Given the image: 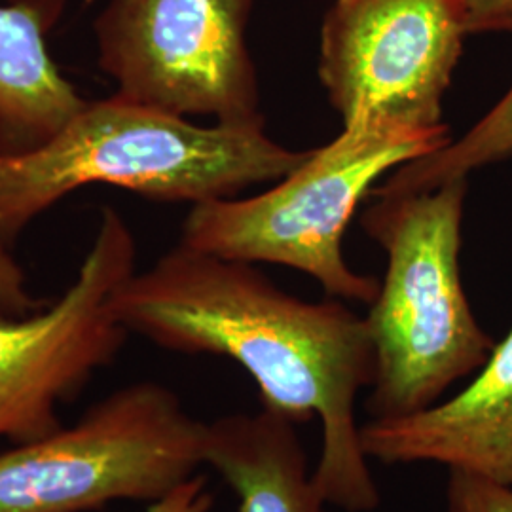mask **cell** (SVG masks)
<instances>
[{
	"label": "cell",
	"instance_id": "5b68a950",
	"mask_svg": "<svg viewBox=\"0 0 512 512\" xmlns=\"http://www.w3.org/2000/svg\"><path fill=\"white\" fill-rule=\"evenodd\" d=\"M205 421L162 384L110 393L73 425L0 452V512L156 501L203 467Z\"/></svg>",
	"mask_w": 512,
	"mask_h": 512
},
{
	"label": "cell",
	"instance_id": "7c38bea8",
	"mask_svg": "<svg viewBox=\"0 0 512 512\" xmlns=\"http://www.w3.org/2000/svg\"><path fill=\"white\" fill-rule=\"evenodd\" d=\"M512 158V82L503 97L475 126L446 147L393 169L372 198L399 196L437 188L440 184L467 179L476 169Z\"/></svg>",
	"mask_w": 512,
	"mask_h": 512
},
{
	"label": "cell",
	"instance_id": "277c9868",
	"mask_svg": "<svg viewBox=\"0 0 512 512\" xmlns=\"http://www.w3.org/2000/svg\"><path fill=\"white\" fill-rule=\"evenodd\" d=\"M452 141L448 124L410 128L357 118L274 188L249 198L192 205L181 245L249 264H279L313 277L329 298L372 304L380 281L344 258V234L357 207L393 169Z\"/></svg>",
	"mask_w": 512,
	"mask_h": 512
},
{
	"label": "cell",
	"instance_id": "5bb4252c",
	"mask_svg": "<svg viewBox=\"0 0 512 512\" xmlns=\"http://www.w3.org/2000/svg\"><path fill=\"white\" fill-rule=\"evenodd\" d=\"M10 245L0 234V313L27 315L44 308L48 302L31 291L27 275Z\"/></svg>",
	"mask_w": 512,
	"mask_h": 512
},
{
	"label": "cell",
	"instance_id": "9c48e42d",
	"mask_svg": "<svg viewBox=\"0 0 512 512\" xmlns=\"http://www.w3.org/2000/svg\"><path fill=\"white\" fill-rule=\"evenodd\" d=\"M361 444L370 461L435 463L512 488V327L471 384L416 414L366 421Z\"/></svg>",
	"mask_w": 512,
	"mask_h": 512
},
{
	"label": "cell",
	"instance_id": "6da1fadb",
	"mask_svg": "<svg viewBox=\"0 0 512 512\" xmlns=\"http://www.w3.org/2000/svg\"><path fill=\"white\" fill-rule=\"evenodd\" d=\"M129 334L158 348L236 361L262 408L294 425L321 423L313 480L325 503L372 512L380 492L368 467L357 399L376 376L365 317L344 300L308 302L281 291L256 264L177 245L112 296Z\"/></svg>",
	"mask_w": 512,
	"mask_h": 512
},
{
	"label": "cell",
	"instance_id": "52a82bcc",
	"mask_svg": "<svg viewBox=\"0 0 512 512\" xmlns=\"http://www.w3.org/2000/svg\"><path fill=\"white\" fill-rule=\"evenodd\" d=\"M135 262L128 222L103 207L63 294L27 315L0 313V439L19 444L63 427L59 404L116 359L129 332L114 315L112 296L137 272Z\"/></svg>",
	"mask_w": 512,
	"mask_h": 512
},
{
	"label": "cell",
	"instance_id": "4fadbf2b",
	"mask_svg": "<svg viewBox=\"0 0 512 512\" xmlns=\"http://www.w3.org/2000/svg\"><path fill=\"white\" fill-rule=\"evenodd\" d=\"M446 512H512V488L478 476L450 471Z\"/></svg>",
	"mask_w": 512,
	"mask_h": 512
},
{
	"label": "cell",
	"instance_id": "30bf717a",
	"mask_svg": "<svg viewBox=\"0 0 512 512\" xmlns=\"http://www.w3.org/2000/svg\"><path fill=\"white\" fill-rule=\"evenodd\" d=\"M63 10L65 0L0 4V158L46 145L88 101L48 48Z\"/></svg>",
	"mask_w": 512,
	"mask_h": 512
},
{
	"label": "cell",
	"instance_id": "9a60e30c",
	"mask_svg": "<svg viewBox=\"0 0 512 512\" xmlns=\"http://www.w3.org/2000/svg\"><path fill=\"white\" fill-rule=\"evenodd\" d=\"M207 482V476L202 473L190 476L171 492L152 501L147 512H211L215 495Z\"/></svg>",
	"mask_w": 512,
	"mask_h": 512
},
{
	"label": "cell",
	"instance_id": "8fae6325",
	"mask_svg": "<svg viewBox=\"0 0 512 512\" xmlns=\"http://www.w3.org/2000/svg\"><path fill=\"white\" fill-rule=\"evenodd\" d=\"M296 429L264 408L205 423L203 467L234 490L239 512H325Z\"/></svg>",
	"mask_w": 512,
	"mask_h": 512
},
{
	"label": "cell",
	"instance_id": "3957f363",
	"mask_svg": "<svg viewBox=\"0 0 512 512\" xmlns=\"http://www.w3.org/2000/svg\"><path fill=\"white\" fill-rule=\"evenodd\" d=\"M467 179L412 194L374 198L361 224L387 255L366 315L376 355L370 420L416 414L475 374L494 338L471 310L461 281Z\"/></svg>",
	"mask_w": 512,
	"mask_h": 512
},
{
	"label": "cell",
	"instance_id": "ba28073f",
	"mask_svg": "<svg viewBox=\"0 0 512 512\" xmlns=\"http://www.w3.org/2000/svg\"><path fill=\"white\" fill-rule=\"evenodd\" d=\"M467 37L465 0H334L317 73L344 124L440 128Z\"/></svg>",
	"mask_w": 512,
	"mask_h": 512
},
{
	"label": "cell",
	"instance_id": "8992f818",
	"mask_svg": "<svg viewBox=\"0 0 512 512\" xmlns=\"http://www.w3.org/2000/svg\"><path fill=\"white\" fill-rule=\"evenodd\" d=\"M255 0H109L93 21L97 65L129 101L183 118L264 128L247 44Z\"/></svg>",
	"mask_w": 512,
	"mask_h": 512
},
{
	"label": "cell",
	"instance_id": "7a4b0ae2",
	"mask_svg": "<svg viewBox=\"0 0 512 512\" xmlns=\"http://www.w3.org/2000/svg\"><path fill=\"white\" fill-rule=\"evenodd\" d=\"M306 156L275 143L264 128L198 126L120 95L86 101L46 145L0 158V234L12 243L88 184L198 205L277 183Z\"/></svg>",
	"mask_w": 512,
	"mask_h": 512
},
{
	"label": "cell",
	"instance_id": "2e32d148",
	"mask_svg": "<svg viewBox=\"0 0 512 512\" xmlns=\"http://www.w3.org/2000/svg\"><path fill=\"white\" fill-rule=\"evenodd\" d=\"M469 35L512 33V0H465Z\"/></svg>",
	"mask_w": 512,
	"mask_h": 512
}]
</instances>
